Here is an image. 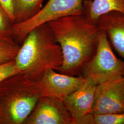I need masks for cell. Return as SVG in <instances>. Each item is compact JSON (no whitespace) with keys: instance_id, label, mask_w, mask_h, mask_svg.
Returning a JSON list of instances; mask_svg holds the SVG:
<instances>
[{"instance_id":"e0dca14e","label":"cell","mask_w":124,"mask_h":124,"mask_svg":"<svg viewBox=\"0 0 124 124\" xmlns=\"http://www.w3.org/2000/svg\"><path fill=\"white\" fill-rule=\"evenodd\" d=\"M0 3L3 6V8L14 23V18L13 15L12 0H0Z\"/></svg>"},{"instance_id":"30bf717a","label":"cell","mask_w":124,"mask_h":124,"mask_svg":"<svg viewBox=\"0 0 124 124\" xmlns=\"http://www.w3.org/2000/svg\"><path fill=\"white\" fill-rule=\"evenodd\" d=\"M97 25L106 33L111 46L124 59V13L112 11L102 15Z\"/></svg>"},{"instance_id":"4fadbf2b","label":"cell","mask_w":124,"mask_h":124,"mask_svg":"<svg viewBox=\"0 0 124 124\" xmlns=\"http://www.w3.org/2000/svg\"><path fill=\"white\" fill-rule=\"evenodd\" d=\"M13 23L0 3V40L13 44H17L13 34Z\"/></svg>"},{"instance_id":"5bb4252c","label":"cell","mask_w":124,"mask_h":124,"mask_svg":"<svg viewBox=\"0 0 124 124\" xmlns=\"http://www.w3.org/2000/svg\"><path fill=\"white\" fill-rule=\"evenodd\" d=\"M20 46L0 40V65L10 62L15 58Z\"/></svg>"},{"instance_id":"9a60e30c","label":"cell","mask_w":124,"mask_h":124,"mask_svg":"<svg viewBox=\"0 0 124 124\" xmlns=\"http://www.w3.org/2000/svg\"><path fill=\"white\" fill-rule=\"evenodd\" d=\"M90 124H124V112L98 115L91 114Z\"/></svg>"},{"instance_id":"7a4b0ae2","label":"cell","mask_w":124,"mask_h":124,"mask_svg":"<svg viewBox=\"0 0 124 124\" xmlns=\"http://www.w3.org/2000/svg\"><path fill=\"white\" fill-rule=\"evenodd\" d=\"M22 44L14 59L19 73L37 81L48 70L62 66V50L47 23L33 29Z\"/></svg>"},{"instance_id":"5b68a950","label":"cell","mask_w":124,"mask_h":124,"mask_svg":"<svg viewBox=\"0 0 124 124\" xmlns=\"http://www.w3.org/2000/svg\"><path fill=\"white\" fill-rule=\"evenodd\" d=\"M84 0H48L40 11L23 22L13 23L15 42L22 43L28 34L37 27L68 16L83 14Z\"/></svg>"},{"instance_id":"ba28073f","label":"cell","mask_w":124,"mask_h":124,"mask_svg":"<svg viewBox=\"0 0 124 124\" xmlns=\"http://www.w3.org/2000/svg\"><path fill=\"white\" fill-rule=\"evenodd\" d=\"M23 124H73L63 101L41 97Z\"/></svg>"},{"instance_id":"6da1fadb","label":"cell","mask_w":124,"mask_h":124,"mask_svg":"<svg viewBox=\"0 0 124 124\" xmlns=\"http://www.w3.org/2000/svg\"><path fill=\"white\" fill-rule=\"evenodd\" d=\"M47 24L62 50L63 62L57 71L81 75L83 67L97 50L100 32L98 25L83 14L64 17Z\"/></svg>"},{"instance_id":"2e32d148","label":"cell","mask_w":124,"mask_h":124,"mask_svg":"<svg viewBox=\"0 0 124 124\" xmlns=\"http://www.w3.org/2000/svg\"><path fill=\"white\" fill-rule=\"evenodd\" d=\"M14 60L0 65V82L11 75L18 73Z\"/></svg>"},{"instance_id":"3957f363","label":"cell","mask_w":124,"mask_h":124,"mask_svg":"<svg viewBox=\"0 0 124 124\" xmlns=\"http://www.w3.org/2000/svg\"><path fill=\"white\" fill-rule=\"evenodd\" d=\"M41 97L36 81L17 73L0 82V124L23 123Z\"/></svg>"},{"instance_id":"8fae6325","label":"cell","mask_w":124,"mask_h":124,"mask_svg":"<svg viewBox=\"0 0 124 124\" xmlns=\"http://www.w3.org/2000/svg\"><path fill=\"white\" fill-rule=\"evenodd\" d=\"M83 6V14L96 24L101 16L110 12L124 14V0H84Z\"/></svg>"},{"instance_id":"9c48e42d","label":"cell","mask_w":124,"mask_h":124,"mask_svg":"<svg viewBox=\"0 0 124 124\" xmlns=\"http://www.w3.org/2000/svg\"><path fill=\"white\" fill-rule=\"evenodd\" d=\"M97 85L93 80L85 78L80 87L63 99L73 124H82L85 118L91 114Z\"/></svg>"},{"instance_id":"277c9868","label":"cell","mask_w":124,"mask_h":124,"mask_svg":"<svg viewBox=\"0 0 124 124\" xmlns=\"http://www.w3.org/2000/svg\"><path fill=\"white\" fill-rule=\"evenodd\" d=\"M81 75L93 80L98 85L124 77V60L116 56L104 31L100 30L96 53L83 67Z\"/></svg>"},{"instance_id":"7c38bea8","label":"cell","mask_w":124,"mask_h":124,"mask_svg":"<svg viewBox=\"0 0 124 124\" xmlns=\"http://www.w3.org/2000/svg\"><path fill=\"white\" fill-rule=\"evenodd\" d=\"M14 23L23 22L32 18L42 8L45 0H12Z\"/></svg>"},{"instance_id":"52a82bcc","label":"cell","mask_w":124,"mask_h":124,"mask_svg":"<svg viewBox=\"0 0 124 124\" xmlns=\"http://www.w3.org/2000/svg\"><path fill=\"white\" fill-rule=\"evenodd\" d=\"M84 79L82 75H67L49 69L36 83L41 97L55 98L63 101L80 87Z\"/></svg>"},{"instance_id":"8992f818","label":"cell","mask_w":124,"mask_h":124,"mask_svg":"<svg viewBox=\"0 0 124 124\" xmlns=\"http://www.w3.org/2000/svg\"><path fill=\"white\" fill-rule=\"evenodd\" d=\"M124 112V77L98 85L91 114L105 115Z\"/></svg>"}]
</instances>
